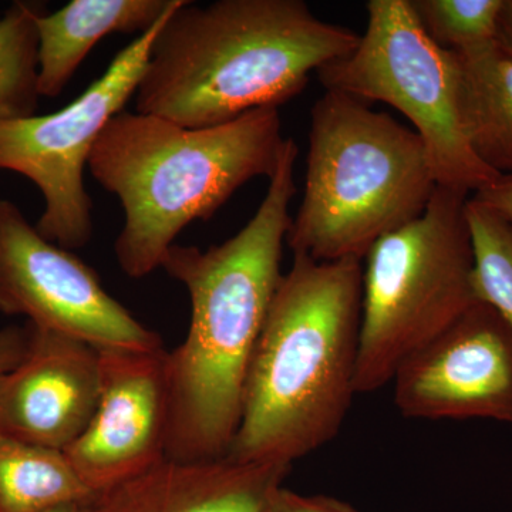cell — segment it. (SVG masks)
<instances>
[{
	"instance_id": "cell-5",
	"label": "cell",
	"mask_w": 512,
	"mask_h": 512,
	"mask_svg": "<svg viewBox=\"0 0 512 512\" xmlns=\"http://www.w3.org/2000/svg\"><path fill=\"white\" fill-rule=\"evenodd\" d=\"M436 187L416 131L326 90L312 107L305 191L286 245L313 261H363L380 238L426 211Z\"/></svg>"
},
{
	"instance_id": "cell-9",
	"label": "cell",
	"mask_w": 512,
	"mask_h": 512,
	"mask_svg": "<svg viewBox=\"0 0 512 512\" xmlns=\"http://www.w3.org/2000/svg\"><path fill=\"white\" fill-rule=\"evenodd\" d=\"M0 312L99 350L161 348L69 249L40 235L13 202L0 200Z\"/></svg>"
},
{
	"instance_id": "cell-21",
	"label": "cell",
	"mask_w": 512,
	"mask_h": 512,
	"mask_svg": "<svg viewBox=\"0 0 512 512\" xmlns=\"http://www.w3.org/2000/svg\"><path fill=\"white\" fill-rule=\"evenodd\" d=\"M29 338V323L0 330V377L10 372L25 356Z\"/></svg>"
},
{
	"instance_id": "cell-13",
	"label": "cell",
	"mask_w": 512,
	"mask_h": 512,
	"mask_svg": "<svg viewBox=\"0 0 512 512\" xmlns=\"http://www.w3.org/2000/svg\"><path fill=\"white\" fill-rule=\"evenodd\" d=\"M291 466L164 458L146 473L99 494L101 512H264Z\"/></svg>"
},
{
	"instance_id": "cell-6",
	"label": "cell",
	"mask_w": 512,
	"mask_h": 512,
	"mask_svg": "<svg viewBox=\"0 0 512 512\" xmlns=\"http://www.w3.org/2000/svg\"><path fill=\"white\" fill-rule=\"evenodd\" d=\"M468 195L437 185L419 218L367 252L357 394L392 383L410 356L478 302Z\"/></svg>"
},
{
	"instance_id": "cell-24",
	"label": "cell",
	"mask_w": 512,
	"mask_h": 512,
	"mask_svg": "<svg viewBox=\"0 0 512 512\" xmlns=\"http://www.w3.org/2000/svg\"><path fill=\"white\" fill-rule=\"evenodd\" d=\"M97 497L93 498V500L73 501V503L56 505V507L50 508V510L45 512H101Z\"/></svg>"
},
{
	"instance_id": "cell-1",
	"label": "cell",
	"mask_w": 512,
	"mask_h": 512,
	"mask_svg": "<svg viewBox=\"0 0 512 512\" xmlns=\"http://www.w3.org/2000/svg\"><path fill=\"white\" fill-rule=\"evenodd\" d=\"M298 144L286 138L254 217L234 237L202 249L173 245L161 268L187 289L185 340L167 355L165 458L218 460L237 434L252 356L284 274Z\"/></svg>"
},
{
	"instance_id": "cell-2",
	"label": "cell",
	"mask_w": 512,
	"mask_h": 512,
	"mask_svg": "<svg viewBox=\"0 0 512 512\" xmlns=\"http://www.w3.org/2000/svg\"><path fill=\"white\" fill-rule=\"evenodd\" d=\"M359 42L302 0H180L151 47L136 111L205 128L278 109Z\"/></svg>"
},
{
	"instance_id": "cell-15",
	"label": "cell",
	"mask_w": 512,
	"mask_h": 512,
	"mask_svg": "<svg viewBox=\"0 0 512 512\" xmlns=\"http://www.w3.org/2000/svg\"><path fill=\"white\" fill-rule=\"evenodd\" d=\"M460 116L478 160L512 174V53L498 39L456 52Z\"/></svg>"
},
{
	"instance_id": "cell-23",
	"label": "cell",
	"mask_w": 512,
	"mask_h": 512,
	"mask_svg": "<svg viewBox=\"0 0 512 512\" xmlns=\"http://www.w3.org/2000/svg\"><path fill=\"white\" fill-rule=\"evenodd\" d=\"M498 42L512 53V0H504L500 20H498Z\"/></svg>"
},
{
	"instance_id": "cell-14",
	"label": "cell",
	"mask_w": 512,
	"mask_h": 512,
	"mask_svg": "<svg viewBox=\"0 0 512 512\" xmlns=\"http://www.w3.org/2000/svg\"><path fill=\"white\" fill-rule=\"evenodd\" d=\"M173 5L174 0H72L55 13H42L36 20L40 97L62 94L103 37L144 35Z\"/></svg>"
},
{
	"instance_id": "cell-19",
	"label": "cell",
	"mask_w": 512,
	"mask_h": 512,
	"mask_svg": "<svg viewBox=\"0 0 512 512\" xmlns=\"http://www.w3.org/2000/svg\"><path fill=\"white\" fill-rule=\"evenodd\" d=\"M410 5L434 43L458 52L497 39L504 0H410Z\"/></svg>"
},
{
	"instance_id": "cell-10",
	"label": "cell",
	"mask_w": 512,
	"mask_h": 512,
	"mask_svg": "<svg viewBox=\"0 0 512 512\" xmlns=\"http://www.w3.org/2000/svg\"><path fill=\"white\" fill-rule=\"evenodd\" d=\"M407 419H488L512 424V329L476 302L394 375Z\"/></svg>"
},
{
	"instance_id": "cell-7",
	"label": "cell",
	"mask_w": 512,
	"mask_h": 512,
	"mask_svg": "<svg viewBox=\"0 0 512 512\" xmlns=\"http://www.w3.org/2000/svg\"><path fill=\"white\" fill-rule=\"evenodd\" d=\"M367 29L350 55L326 64V90L400 111L423 141L437 185L477 192L498 177L478 160L460 116L456 52L434 43L410 0H370Z\"/></svg>"
},
{
	"instance_id": "cell-20",
	"label": "cell",
	"mask_w": 512,
	"mask_h": 512,
	"mask_svg": "<svg viewBox=\"0 0 512 512\" xmlns=\"http://www.w3.org/2000/svg\"><path fill=\"white\" fill-rule=\"evenodd\" d=\"M264 512H359L352 505L328 495H302L279 485L266 501Z\"/></svg>"
},
{
	"instance_id": "cell-3",
	"label": "cell",
	"mask_w": 512,
	"mask_h": 512,
	"mask_svg": "<svg viewBox=\"0 0 512 512\" xmlns=\"http://www.w3.org/2000/svg\"><path fill=\"white\" fill-rule=\"evenodd\" d=\"M362 276V259L293 255L252 356L225 457L292 466L338 436L357 394Z\"/></svg>"
},
{
	"instance_id": "cell-8",
	"label": "cell",
	"mask_w": 512,
	"mask_h": 512,
	"mask_svg": "<svg viewBox=\"0 0 512 512\" xmlns=\"http://www.w3.org/2000/svg\"><path fill=\"white\" fill-rule=\"evenodd\" d=\"M180 0L144 35L114 57L109 69L69 106L46 116L0 123V170L29 178L45 208L36 229L64 249L86 247L93 237V204L84 168L94 144L134 97L151 47Z\"/></svg>"
},
{
	"instance_id": "cell-11",
	"label": "cell",
	"mask_w": 512,
	"mask_h": 512,
	"mask_svg": "<svg viewBox=\"0 0 512 512\" xmlns=\"http://www.w3.org/2000/svg\"><path fill=\"white\" fill-rule=\"evenodd\" d=\"M167 355L100 350V396L82 436L64 450L87 488L99 495L157 466L168 431Z\"/></svg>"
},
{
	"instance_id": "cell-18",
	"label": "cell",
	"mask_w": 512,
	"mask_h": 512,
	"mask_svg": "<svg viewBox=\"0 0 512 512\" xmlns=\"http://www.w3.org/2000/svg\"><path fill=\"white\" fill-rule=\"evenodd\" d=\"M474 249L473 285L512 329V224L470 197L467 204Z\"/></svg>"
},
{
	"instance_id": "cell-12",
	"label": "cell",
	"mask_w": 512,
	"mask_h": 512,
	"mask_svg": "<svg viewBox=\"0 0 512 512\" xmlns=\"http://www.w3.org/2000/svg\"><path fill=\"white\" fill-rule=\"evenodd\" d=\"M99 396L100 350L30 325L25 356L0 377V433L64 451L89 426Z\"/></svg>"
},
{
	"instance_id": "cell-22",
	"label": "cell",
	"mask_w": 512,
	"mask_h": 512,
	"mask_svg": "<svg viewBox=\"0 0 512 512\" xmlns=\"http://www.w3.org/2000/svg\"><path fill=\"white\" fill-rule=\"evenodd\" d=\"M473 198L512 224V174L501 175L493 184L474 192Z\"/></svg>"
},
{
	"instance_id": "cell-16",
	"label": "cell",
	"mask_w": 512,
	"mask_h": 512,
	"mask_svg": "<svg viewBox=\"0 0 512 512\" xmlns=\"http://www.w3.org/2000/svg\"><path fill=\"white\" fill-rule=\"evenodd\" d=\"M96 497L64 451L0 433V512H45Z\"/></svg>"
},
{
	"instance_id": "cell-4",
	"label": "cell",
	"mask_w": 512,
	"mask_h": 512,
	"mask_svg": "<svg viewBox=\"0 0 512 512\" xmlns=\"http://www.w3.org/2000/svg\"><path fill=\"white\" fill-rule=\"evenodd\" d=\"M285 140L276 107L205 128L137 111L114 116L87 167L123 207L114 242L121 271L141 279L161 268L185 227L211 220L242 185L274 174Z\"/></svg>"
},
{
	"instance_id": "cell-25",
	"label": "cell",
	"mask_w": 512,
	"mask_h": 512,
	"mask_svg": "<svg viewBox=\"0 0 512 512\" xmlns=\"http://www.w3.org/2000/svg\"><path fill=\"white\" fill-rule=\"evenodd\" d=\"M0 19H2V15H0Z\"/></svg>"
},
{
	"instance_id": "cell-17",
	"label": "cell",
	"mask_w": 512,
	"mask_h": 512,
	"mask_svg": "<svg viewBox=\"0 0 512 512\" xmlns=\"http://www.w3.org/2000/svg\"><path fill=\"white\" fill-rule=\"evenodd\" d=\"M45 12L42 3L15 2L0 19V123L36 114V20Z\"/></svg>"
}]
</instances>
